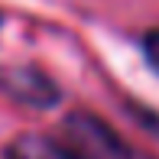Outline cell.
I'll return each instance as SVG.
<instances>
[{"mask_svg":"<svg viewBox=\"0 0 159 159\" xmlns=\"http://www.w3.org/2000/svg\"><path fill=\"white\" fill-rule=\"evenodd\" d=\"M62 140L71 149V159H133L114 127L88 111H75L65 117Z\"/></svg>","mask_w":159,"mask_h":159,"instance_id":"6da1fadb","label":"cell"},{"mask_svg":"<svg viewBox=\"0 0 159 159\" xmlns=\"http://www.w3.org/2000/svg\"><path fill=\"white\" fill-rule=\"evenodd\" d=\"M0 91L30 107H52L59 101V84L39 68H26V65L0 68Z\"/></svg>","mask_w":159,"mask_h":159,"instance_id":"7a4b0ae2","label":"cell"},{"mask_svg":"<svg viewBox=\"0 0 159 159\" xmlns=\"http://www.w3.org/2000/svg\"><path fill=\"white\" fill-rule=\"evenodd\" d=\"M3 159H71V149L49 133H20L7 143Z\"/></svg>","mask_w":159,"mask_h":159,"instance_id":"3957f363","label":"cell"},{"mask_svg":"<svg viewBox=\"0 0 159 159\" xmlns=\"http://www.w3.org/2000/svg\"><path fill=\"white\" fill-rule=\"evenodd\" d=\"M143 55H146L149 68L159 75V30H149L146 36H143Z\"/></svg>","mask_w":159,"mask_h":159,"instance_id":"277c9868","label":"cell"},{"mask_svg":"<svg viewBox=\"0 0 159 159\" xmlns=\"http://www.w3.org/2000/svg\"><path fill=\"white\" fill-rule=\"evenodd\" d=\"M0 23H3V13H0Z\"/></svg>","mask_w":159,"mask_h":159,"instance_id":"5b68a950","label":"cell"}]
</instances>
